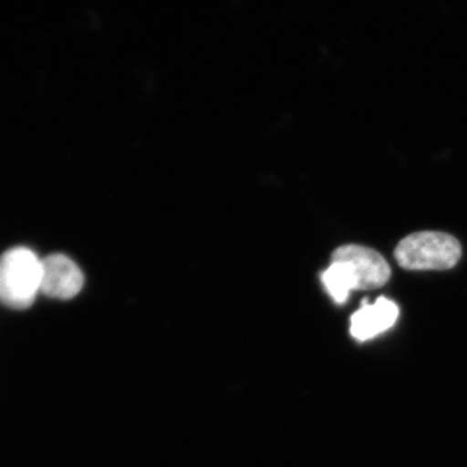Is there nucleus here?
Instances as JSON below:
<instances>
[{"label": "nucleus", "instance_id": "2", "mask_svg": "<svg viewBox=\"0 0 467 467\" xmlns=\"http://www.w3.org/2000/svg\"><path fill=\"white\" fill-rule=\"evenodd\" d=\"M461 244L447 233H414L399 243L395 259L408 270H447L459 263Z\"/></svg>", "mask_w": 467, "mask_h": 467}, {"label": "nucleus", "instance_id": "1", "mask_svg": "<svg viewBox=\"0 0 467 467\" xmlns=\"http://www.w3.org/2000/svg\"><path fill=\"white\" fill-rule=\"evenodd\" d=\"M42 287V260L29 248L16 247L0 256V301L8 308L32 306Z\"/></svg>", "mask_w": 467, "mask_h": 467}, {"label": "nucleus", "instance_id": "4", "mask_svg": "<svg viewBox=\"0 0 467 467\" xmlns=\"http://www.w3.org/2000/svg\"><path fill=\"white\" fill-rule=\"evenodd\" d=\"M84 285V275L75 261L57 254L42 259L41 292L54 299L75 297Z\"/></svg>", "mask_w": 467, "mask_h": 467}, {"label": "nucleus", "instance_id": "6", "mask_svg": "<svg viewBox=\"0 0 467 467\" xmlns=\"http://www.w3.org/2000/svg\"><path fill=\"white\" fill-rule=\"evenodd\" d=\"M322 282L326 291L337 304L346 303L350 291H353L352 281L343 264L331 261V265L322 275Z\"/></svg>", "mask_w": 467, "mask_h": 467}, {"label": "nucleus", "instance_id": "5", "mask_svg": "<svg viewBox=\"0 0 467 467\" xmlns=\"http://www.w3.org/2000/svg\"><path fill=\"white\" fill-rule=\"evenodd\" d=\"M398 317V306L386 297L374 304L364 303L350 318V335L359 342L373 339L391 328Z\"/></svg>", "mask_w": 467, "mask_h": 467}, {"label": "nucleus", "instance_id": "3", "mask_svg": "<svg viewBox=\"0 0 467 467\" xmlns=\"http://www.w3.org/2000/svg\"><path fill=\"white\" fill-rule=\"evenodd\" d=\"M331 261L342 263L346 266L353 290L383 287L391 276V267L382 254L362 245H343L334 252Z\"/></svg>", "mask_w": 467, "mask_h": 467}]
</instances>
